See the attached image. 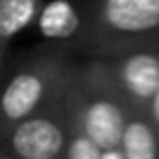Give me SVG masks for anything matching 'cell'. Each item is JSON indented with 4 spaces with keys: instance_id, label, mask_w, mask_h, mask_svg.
<instances>
[{
    "instance_id": "2",
    "label": "cell",
    "mask_w": 159,
    "mask_h": 159,
    "mask_svg": "<svg viewBox=\"0 0 159 159\" xmlns=\"http://www.w3.org/2000/svg\"><path fill=\"white\" fill-rule=\"evenodd\" d=\"M85 137H89L102 152L116 150V146L122 142L126 124L124 116L118 105L109 100H96L85 111Z\"/></svg>"
},
{
    "instance_id": "5",
    "label": "cell",
    "mask_w": 159,
    "mask_h": 159,
    "mask_svg": "<svg viewBox=\"0 0 159 159\" xmlns=\"http://www.w3.org/2000/svg\"><path fill=\"white\" fill-rule=\"evenodd\" d=\"M122 81L137 98H155L159 92V59L152 55H133L122 66Z\"/></svg>"
},
{
    "instance_id": "8",
    "label": "cell",
    "mask_w": 159,
    "mask_h": 159,
    "mask_svg": "<svg viewBox=\"0 0 159 159\" xmlns=\"http://www.w3.org/2000/svg\"><path fill=\"white\" fill-rule=\"evenodd\" d=\"M122 152L126 159H155L157 157V142L148 124L131 122L126 124L122 137Z\"/></svg>"
},
{
    "instance_id": "4",
    "label": "cell",
    "mask_w": 159,
    "mask_h": 159,
    "mask_svg": "<svg viewBox=\"0 0 159 159\" xmlns=\"http://www.w3.org/2000/svg\"><path fill=\"white\" fill-rule=\"evenodd\" d=\"M42 92H44V85L42 81L35 76V74H18L5 89V96H2V111L9 120H20V118H26L35 105L39 102L42 98Z\"/></svg>"
},
{
    "instance_id": "6",
    "label": "cell",
    "mask_w": 159,
    "mask_h": 159,
    "mask_svg": "<svg viewBox=\"0 0 159 159\" xmlns=\"http://www.w3.org/2000/svg\"><path fill=\"white\" fill-rule=\"evenodd\" d=\"M37 26L44 37L63 39L79 29V16L68 0H52L42 9Z\"/></svg>"
},
{
    "instance_id": "10",
    "label": "cell",
    "mask_w": 159,
    "mask_h": 159,
    "mask_svg": "<svg viewBox=\"0 0 159 159\" xmlns=\"http://www.w3.org/2000/svg\"><path fill=\"white\" fill-rule=\"evenodd\" d=\"M102 159H126V157H124V152H120V150H105V152H102Z\"/></svg>"
},
{
    "instance_id": "7",
    "label": "cell",
    "mask_w": 159,
    "mask_h": 159,
    "mask_svg": "<svg viewBox=\"0 0 159 159\" xmlns=\"http://www.w3.org/2000/svg\"><path fill=\"white\" fill-rule=\"evenodd\" d=\"M35 18V0H0V35H18Z\"/></svg>"
},
{
    "instance_id": "11",
    "label": "cell",
    "mask_w": 159,
    "mask_h": 159,
    "mask_svg": "<svg viewBox=\"0 0 159 159\" xmlns=\"http://www.w3.org/2000/svg\"><path fill=\"white\" fill-rule=\"evenodd\" d=\"M152 113H155V118H157V122H159V92H157L155 98H152Z\"/></svg>"
},
{
    "instance_id": "9",
    "label": "cell",
    "mask_w": 159,
    "mask_h": 159,
    "mask_svg": "<svg viewBox=\"0 0 159 159\" xmlns=\"http://www.w3.org/2000/svg\"><path fill=\"white\" fill-rule=\"evenodd\" d=\"M68 159H102V150L89 137H76L70 144Z\"/></svg>"
},
{
    "instance_id": "3",
    "label": "cell",
    "mask_w": 159,
    "mask_h": 159,
    "mask_svg": "<svg viewBox=\"0 0 159 159\" xmlns=\"http://www.w3.org/2000/svg\"><path fill=\"white\" fill-rule=\"evenodd\" d=\"M109 26L124 33H142L159 26V0H105Z\"/></svg>"
},
{
    "instance_id": "1",
    "label": "cell",
    "mask_w": 159,
    "mask_h": 159,
    "mask_svg": "<svg viewBox=\"0 0 159 159\" xmlns=\"http://www.w3.org/2000/svg\"><path fill=\"white\" fill-rule=\"evenodd\" d=\"M11 144L22 159H52L63 148V133L46 118H31L18 124Z\"/></svg>"
}]
</instances>
